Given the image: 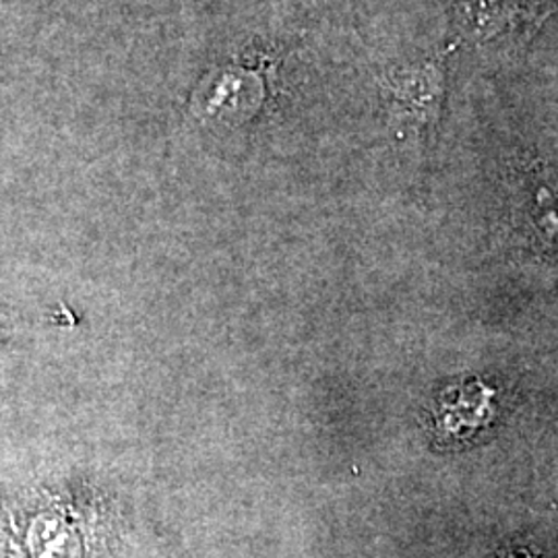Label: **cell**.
<instances>
[{
	"label": "cell",
	"instance_id": "cell-1",
	"mask_svg": "<svg viewBox=\"0 0 558 558\" xmlns=\"http://www.w3.org/2000/svg\"><path fill=\"white\" fill-rule=\"evenodd\" d=\"M263 81L255 71L226 69L201 87L197 106L209 119L244 120L263 104Z\"/></svg>",
	"mask_w": 558,
	"mask_h": 558
},
{
	"label": "cell",
	"instance_id": "cell-2",
	"mask_svg": "<svg viewBox=\"0 0 558 558\" xmlns=\"http://www.w3.org/2000/svg\"><path fill=\"white\" fill-rule=\"evenodd\" d=\"M389 89L401 119L428 124L439 117L445 98V60H435L399 75Z\"/></svg>",
	"mask_w": 558,
	"mask_h": 558
},
{
	"label": "cell",
	"instance_id": "cell-3",
	"mask_svg": "<svg viewBox=\"0 0 558 558\" xmlns=\"http://www.w3.org/2000/svg\"><path fill=\"white\" fill-rule=\"evenodd\" d=\"M536 186L523 201V209L539 239L558 244V182L557 179H538Z\"/></svg>",
	"mask_w": 558,
	"mask_h": 558
},
{
	"label": "cell",
	"instance_id": "cell-4",
	"mask_svg": "<svg viewBox=\"0 0 558 558\" xmlns=\"http://www.w3.org/2000/svg\"><path fill=\"white\" fill-rule=\"evenodd\" d=\"M32 546L36 558H77L73 539L57 521H38L32 530Z\"/></svg>",
	"mask_w": 558,
	"mask_h": 558
},
{
	"label": "cell",
	"instance_id": "cell-5",
	"mask_svg": "<svg viewBox=\"0 0 558 558\" xmlns=\"http://www.w3.org/2000/svg\"><path fill=\"white\" fill-rule=\"evenodd\" d=\"M9 336V323L4 320V315L0 313V341Z\"/></svg>",
	"mask_w": 558,
	"mask_h": 558
}]
</instances>
